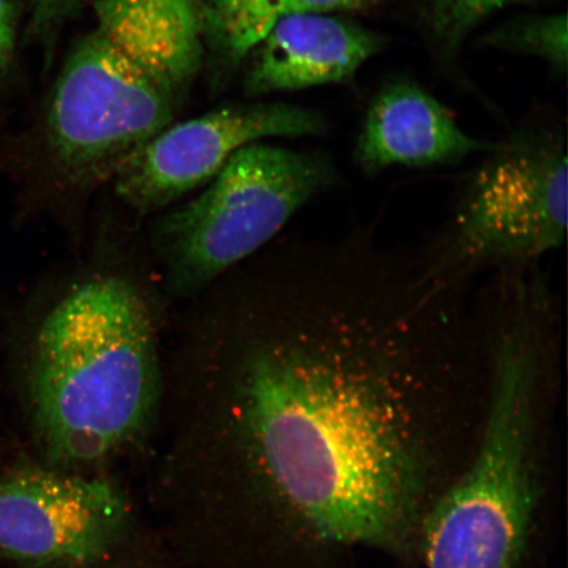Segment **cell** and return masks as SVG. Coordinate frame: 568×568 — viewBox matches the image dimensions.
Returning a JSON list of instances; mask_svg holds the SVG:
<instances>
[{
    "label": "cell",
    "mask_w": 568,
    "mask_h": 568,
    "mask_svg": "<svg viewBox=\"0 0 568 568\" xmlns=\"http://www.w3.org/2000/svg\"><path fill=\"white\" fill-rule=\"evenodd\" d=\"M247 262L196 296L165 368L163 538L183 568L417 556L473 368L449 286L362 252Z\"/></svg>",
    "instance_id": "1"
},
{
    "label": "cell",
    "mask_w": 568,
    "mask_h": 568,
    "mask_svg": "<svg viewBox=\"0 0 568 568\" xmlns=\"http://www.w3.org/2000/svg\"><path fill=\"white\" fill-rule=\"evenodd\" d=\"M44 464L113 473L151 447L161 423L165 373L151 303L123 275H89L48 311L26 376Z\"/></svg>",
    "instance_id": "2"
},
{
    "label": "cell",
    "mask_w": 568,
    "mask_h": 568,
    "mask_svg": "<svg viewBox=\"0 0 568 568\" xmlns=\"http://www.w3.org/2000/svg\"><path fill=\"white\" fill-rule=\"evenodd\" d=\"M95 23L68 55L49 104L55 190L83 205L172 125L202 68L199 0H95Z\"/></svg>",
    "instance_id": "3"
},
{
    "label": "cell",
    "mask_w": 568,
    "mask_h": 568,
    "mask_svg": "<svg viewBox=\"0 0 568 568\" xmlns=\"http://www.w3.org/2000/svg\"><path fill=\"white\" fill-rule=\"evenodd\" d=\"M548 301L513 284L489 345L485 418L474 452L426 515L425 568H518L535 529L541 481L538 416L548 357Z\"/></svg>",
    "instance_id": "4"
},
{
    "label": "cell",
    "mask_w": 568,
    "mask_h": 568,
    "mask_svg": "<svg viewBox=\"0 0 568 568\" xmlns=\"http://www.w3.org/2000/svg\"><path fill=\"white\" fill-rule=\"evenodd\" d=\"M211 181L153 229L163 278L176 296L195 297L253 258L329 186L333 173L316 155L255 142L232 155Z\"/></svg>",
    "instance_id": "5"
},
{
    "label": "cell",
    "mask_w": 568,
    "mask_h": 568,
    "mask_svg": "<svg viewBox=\"0 0 568 568\" xmlns=\"http://www.w3.org/2000/svg\"><path fill=\"white\" fill-rule=\"evenodd\" d=\"M0 554L24 568H182L115 474L45 464L0 479Z\"/></svg>",
    "instance_id": "6"
},
{
    "label": "cell",
    "mask_w": 568,
    "mask_h": 568,
    "mask_svg": "<svg viewBox=\"0 0 568 568\" xmlns=\"http://www.w3.org/2000/svg\"><path fill=\"white\" fill-rule=\"evenodd\" d=\"M567 154L559 142H517L483 163L468 182L433 275L453 280L477 270L521 265L566 241Z\"/></svg>",
    "instance_id": "7"
},
{
    "label": "cell",
    "mask_w": 568,
    "mask_h": 568,
    "mask_svg": "<svg viewBox=\"0 0 568 568\" xmlns=\"http://www.w3.org/2000/svg\"><path fill=\"white\" fill-rule=\"evenodd\" d=\"M324 130L323 118L302 106H225L169 125L124 163L113 178V187L126 209L152 215L213 180L247 145L268 138L315 136Z\"/></svg>",
    "instance_id": "8"
},
{
    "label": "cell",
    "mask_w": 568,
    "mask_h": 568,
    "mask_svg": "<svg viewBox=\"0 0 568 568\" xmlns=\"http://www.w3.org/2000/svg\"><path fill=\"white\" fill-rule=\"evenodd\" d=\"M382 45L379 34L326 13H287L253 49L246 90L258 95L341 82Z\"/></svg>",
    "instance_id": "9"
},
{
    "label": "cell",
    "mask_w": 568,
    "mask_h": 568,
    "mask_svg": "<svg viewBox=\"0 0 568 568\" xmlns=\"http://www.w3.org/2000/svg\"><path fill=\"white\" fill-rule=\"evenodd\" d=\"M468 136L435 98L414 84H394L373 102L362 128L355 160L366 174L393 166L442 165L488 151Z\"/></svg>",
    "instance_id": "10"
},
{
    "label": "cell",
    "mask_w": 568,
    "mask_h": 568,
    "mask_svg": "<svg viewBox=\"0 0 568 568\" xmlns=\"http://www.w3.org/2000/svg\"><path fill=\"white\" fill-rule=\"evenodd\" d=\"M205 32H212L232 59H244L280 19L278 0H207Z\"/></svg>",
    "instance_id": "11"
},
{
    "label": "cell",
    "mask_w": 568,
    "mask_h": 568,
    "mask_svg": "<svg viewBox=\"0 0 568 568\" xmlns=\"http://www.w3.org/2000/svg\"><path fill=\"white\" fill-rule=\"evenodd\" d=\"M527 0H426L433 32L447 45H456L481 20L510 4Z\"/></svg>",
    "instance_id": "12"
},
{
    "label": "cell",
    "mask_w": 568,
    "mask_h": 568,
    "mask_svg": "<svg viewBox=\"0 0 568 568\" xmlns=\"http://www.w3.org/2000/svg\"><path fill=\"white\" fill-rule=\"evenodd\" d=\"M518 44L545 59L566 65L567 61V20L566 17H550L530 21L518 33Z\"/></svg>",
    "instance_id": "13"
},
{
    "label": "cell",
    "mask_w": 568,
    "mask_h": 568,
    "mask_svg": "<svg viewBox=\"0 0 568 568\" xmlns=\"http://www.w3.org/2000/svg\"><path fill=\"white\" fill-rule=\"evenodd\" d=\"M94 2L95 0H32L30 31L40 36L52 33Z\"/></svg>",
    "instance_id": "14"
},
{
    "label": "cell",
    "mask_w": 568,
    "mask_h": 568,
    "mask_svg": "<svg viewBox=\"0 0 568 568\" xmlns=\"http://www.w3.org/2000/svg\"><path fill=\"white\" fill-rule=\"evenodd\" d=\"M382 0H278L280 18L287 13L365 10Z\"/></svg>",
    "instance_id": "15"
},
{
    "label": "cell",
    "mask_w": 568,
    "mask_h": 568,
    "mask_svg": "<svg viewBox=\"0 0 568 568\" xmlns=\"http://www.w3.org/2000/svg\"><path fill=\"white\" fill-rule=\"evenodd\" d=\"M17 44L16 11L10 0H0V77L9 69Z\"/></svg>",
    "instance_id": "16"
}]
</instances>
